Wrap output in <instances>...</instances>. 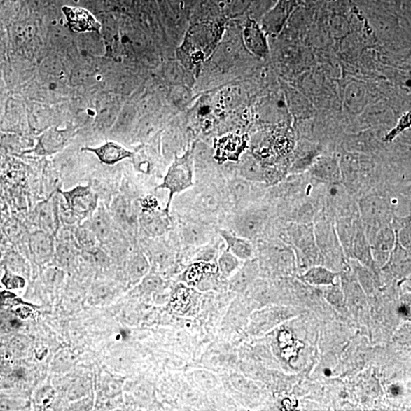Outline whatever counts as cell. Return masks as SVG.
Wrapping results in <instances>:
<instances>
[{"instance_id":"6da1fadb","label":"cell","mask_w":411,"mask_h":411,"mask_svg":"<svg viewBox=\"0 0 411 411\" xmlns=\"http://www.w3.org/2000/svg\"><path fill=\"white\" fill-rule=\"evenodd\" d=\"M223 31L224 26L220 23L203 22L190 26L177 50L181 64L198 74L201 66L217 48Z\"/></svg>"},{"instance_id":"7a4b0ae2","label":"cell","mask_w":411,"mask_h":411,"mask_svg":"<svg viewBox=\"0 0 411 411\" xmlns=\"http://www.w3.org/2000/svg\"><path fill=\"white\" fill-rule=\"evenodd\" d=\"M194 178V151H188L180 156L176 155L159 187L167 190L169 193L167 203L163 211L169 218L174 197L193 187Z\"/></svg>"},{"instance_id":"3957f363","label":"cell","mask_w":411,"mask_h":411,"mask_svg":"<svg viewBox=\"0 0 411 411\" xmlns=\"http://www.w3.org/2000/svg\"><path fill=\"white\" fill-rule=\"evenodd\" d=\"M64 200V220L69 223H82L96 211L99 207V196L90 186H77L69 190H58Z\"/></svg>"},{"instance_id":"277c9868","label":"cell","mask_w":411,"mask_h":411,"mask_svg":"<svg viewBox=\"0 0 411 411\" xmlns=\"http://www.w3.org/2000/svg\"><path fill=\"white\" fill-rule=\"evenodd\" d=\"M361 222L369 242L383 226L391 224L392 213L390 204L383 197L370 195L358 202Z\"/></svg>"},{"instance_id":"5b68a950","label":"cell","mask_w":411,"mask_h":411,"mask_svg":"<svg viewBox=\"0 0 411 411\" xmlns=\"http://www.w3.org/2000/svg\"><path fill=\"white\" fill-rule=\"evenodd\" d=\"M318 249L323 258L330 261L332 265H342V246H340L334 224L321 222L314 230Z\"/></svg>"},{"instance_id":"8992f818","label":"cell","mask_w":411,"mask_h":411,"mask_svg":"<svg viewBox=\"0 0 411 411\" xmlns=\"http://www.w3.org/2000/svg\"><path fill=\"white\" fill-rule=\"evenodd\" d=\"M266 221L265 212L260 209H249L235 218V230L243 238L255 239L264 230Z\"/></svg>"},{"instance_id":"52a82bcc","label":"cell","mask_w":411,"mask_h":411,"mask_svg":"<svg viewBox=\"0 0 411 411\" xmlns=\"http://www.w3.org/2000/svg\"><path fill=\"white\" fill-rule=\"evenodd\" d=\"M373 260L386 264L396 244V234L392 224L384 225L370 242Z\"/></svg>"},{"instance_id":"ba28073f","label":"cell","mask_w":411,"mask_h":411,"mask_svg":"<svg viewBox=\"0 0 411 411\" xmlns=\"http://www.w3.org/2000/svg\"><path fill=\"white\" fill-rule=\"evenodd\" d=\"M34 221L43 231L55 232L60 225L59 208L54 197L41 201L34 211Z\"/></svg>"},{"instance_id":"9c48e42d","label":"cell","mask_w":411,"mask_h":411,"mask_svg":"<svg viewBox=\"0 0 411 411\" xmlns=\"http://www.w3.org/2000/svg\"><path fill=\"white\" fill-rule=\"evenodd\" d=\"M63 12L67 17L69 28L76 32H99L101 24L95 17L82 8L64 6Z\"/></svg>"},{"instance_id":"30bf717a","label":"cell","mask_w":411,"mask_h":411,"mask_svg":"<svg viewBox=\"0 0 411 411\" xmlns=\"http://www.w3.org/2000/svg\"><path fill=\"white\" fill-rule=\"evenodd\" d=\"M82 151L95 154L104 164L113 165L132 158L134 153L115 142H108L99 147H85Z\"/></svg>"},{"instance_id":"8fae6325","label":"cell","mask_w":411,"mask_h":411,"mask_svg":"<svg viewBox=\"0 0 411 411\" xmlns=\"http://www.w3.org/2000/svg\"><path fill=\"white\" fill-rule=\"evenodd\" d=\"M243 39L244 45L251 53L260 57H267L269 53L267 39L256 23H248L244 30Z\"/></svg>"},{"instance_id":"7c38bea8","label":"cell","mask_w":411,"mask_h":411,"mask_svg":"<svg viewBox=\"0 0 411 411\" xmlns=\"http://www.w3.org/2000/svg\"><path fill=\"white\" fill-rule=\"evenodd\" d=\"M96 237L106 239L112 232V221L109 213L103 206L98 207L91 217L83 223Z\"/></svg>"},{"instance_id":"4fadbf2b","label":"cell","mask_w":411,"mask_h":411,"mask_svg":"<svg viewBox=\"0 0 411 411\" xmlns=\"http://www.w3.org/2000/svg\"><path fill=\"white\" fill-rule=\"evenodd\" d=\"M312 173L323 182L332 183L341 181L339 162L331 157L322 156L314 162Z\"/></svg>"},{"instance_id":"5bb4252c","label":"cell","mask_w":411,"mask_h":411,"mask_svg":"<svg viewBox=\"0 0 411 411\" xmlns=\"http://www.w3.org/2000/svg\"><path fill=\"white\" fill-rule=\"evenodd\" d=\"M257 262L251 259L246 260L243 266L230 277V286L232 291L242 293L246 291L249 286L256 279L258 274Z\"/></svg>"},{"instance_id":"9a60e30c","label":"cell","mask_w":411,"mask_h":411,"mask_svg":"<svg viewBox=\"0 0 411 411\" xmlns=\"http://www.w3.org/2000/svg\"><path fill=\"white\" fill-rule=\"evenodd\" d=\"M351 253L361 264L367 267L373 264L371 246L368 239L366 237L361 221L356 222Z\"/></svg>"},{"instance_id":"2e32d148","label":"cell","mask_w":411,"mask_h":411,"mask_svg":"<svg viewBox=\"0 0 411 411\" xmlns=\"http://www.w3.org/2000/svg\"><path fill=\"white\" fill-rule=\"evenodd\" d=\"M218 232L227 244V248H228L227 250L231 252L233 256L240 260L244 261L252 258L253 249L249 239L225 230H220Z\"/></svg>"},{"instance_id":"e0dca14e","label":"cell","mask_w":411,"mask_h":411,"mask_svg":"<svg viewBox=\"0 0 411 411\" xmlns=\"http://www.w3.org/2000/svg\"><path fill=\"white\" fill-rule=\"evenodd\" d=\"M341 181L345 188L354 189L361 179V164L356 157L347 154L339 161Z\"/></svg>"},{"instance_id":"ac0fdd59","label":"cell","mask_w":411,"mask_h":411,"mask_svg":"<svg viewBox=\"0 0 411 411\" xmlns=\"http://www.w3.org/2000/svg\"><path fill=\"white\" fill-rule=\"evenodd\" d=\"M162 214L156 212L144 213L141 218V225L148 234L153 236H160L167 232L170 218L165 217Z\"/></svg>"},{"instance_id":"d6986e66","label":"cell","mask_w":411,"mask_h":411,"mask_svg":"<svg viewBox=\"0 0 411 411\" xmlns=\"http://www.w3.org/2000/svg\"><path fill=\"white\" fill-rule=\"evenodd\" d=\"M337 274L333 270L322 266L310 267L302 276L304 281L314 286L334 285Z\"/></svg>"},{"instance_id":"ffe728a7","label":"cell","mask_w":411,"mask_h":411,"mask_svg":"<svg viewBox=\"0 0 411 411\" xmlns=\"http://www.w3.org/2000/svg\"><path fill=\"white\" fill-rule=\"evenodd\" d=\"M183 239L191 246H202L209 240L208 230L198 223H188L182 230Z\"/></svg>"},{"instance_id":"44dd1931","label":"cell","mask_w":411,"mask_h":411,"mask_svg":"<svg viewBox=\"0 0 411 411\" xmlns=\"http://www.w3.org/2000/svg\"><path fill=\"white\" fill-rule=\"evenodd\" d=\"M407 251L396 240L395 248L392 250L387 263L398 274L410 273V258Z\"/></svg>"},{"instance_id":"7402d4cb","label":"cell","mask_w":411,"mask_h":411,"mask_svg":"<svg viewBox=\"0 0 411 411\" xmlns=\"http://www.w3.org/2000/svg\"><path fill=\"white\" fill-rule=\"evenodd\" d=\"M241 177L249 181H261L264 180V170L260 164L255 160L248 158L240 165Z\"/></svg>"},{"instance_id":"603a6c76","label":"cell","mask_w":411,"mask_h":411,"mask_svg":"<svg viewBox=\"0 0 411 411\" xmlns=\"http://www.w3.org/2000/svg\"><path fill=\"white\" fill-rule=\"evenodd\" d=\"M218 267L224 277H230L240 267V260L227 250L218 258Z\"/></svg>"},{"instance_id":"cb8c5ba5","label":"cell","mask_w":411,"mask_h":411,"mask_svg":"<svg viewBox=\"0 0 411 411\" xmlns=\"http://www.w3.org/2000/svg\"><path fill=\"white\" fill-rule=\"evenodd\" d=\"M111 213L122 223H128L132 220V211L127 201L122 197L113 200L111 205Z\"/></svg>"},{"instance_id":"d4e9b609","label":"cell","mask_w":411,"mask_h":411,"mask_svg":"<svg viewBox=\"0 0 411 411\" xmlns=\"http://www.w3.org/2000/svg\"><path fill=\"white\" fill-rule=\"evenodd\" d=\"M230 190L234 200L241 202L246 200L251 194L250 183L242 177L236 178L230 181Z\"/></svg>"},{"instance_id":"484cf974","label":"cell","mask_w":411,"mask_h":411,"mask_svg":"<svg viewBox=\"0 0 411 411\" xmlns=\"http://www.w3.org/2000/svg\"><path fill=\"white\" fill-rule=\"evenodd\" d=\"M395 230V229H393ZM396 240L400 246L407 250L410 249V222L408 221H404L402 226L400 227L399 230H396Z\"/></svg>"},{"instance_id":"4316f807","label":"cell","mask_w":411,"mask_h":411,"mask_svg":"<svg viewBox=\"0 0 411 411\" xmlns=\"http://www.w3.org/2000/svg\"><path fill=\"white\" fill-rule=\"evenodd\" d=\"M391 391L393 393V395L398 396L400 392V388L397 386H393L391 388Z\"/></svg>"}]
</instances>
